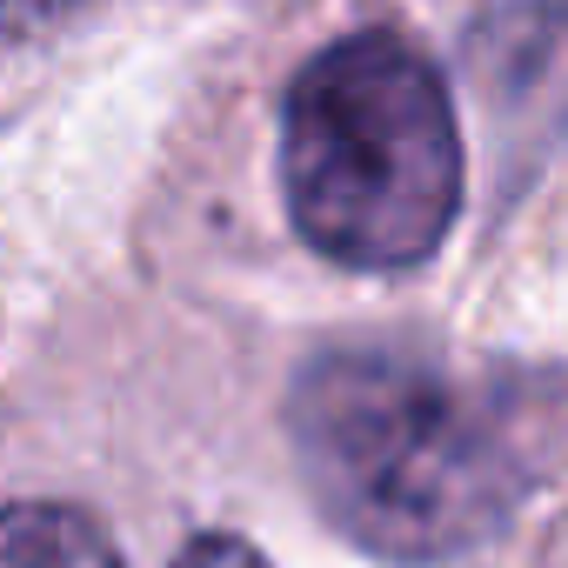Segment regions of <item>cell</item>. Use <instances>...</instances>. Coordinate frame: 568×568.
<instances>
[{
  "label": "cell",
  "mask_w": 568,
  "mask_h": 568,
  "mask_svg": "<svg viewBox=\"0 0 568 568\" xmlns=\"http://www.w3.org/2000/svg\"><path fill=\"white\" fill-rule=\"evenodd\" d=\"M288 435L322 515L368 555L481 548L535 481L508 402L415 348H328L295 375Z\"/></svg>",
  "instance_id": "cell-1"
},
{
  "label": "cell",
  "mask_w": 568,
  "mask_h": 568,
  "mask_svg": "<svg viewBox=\"0 0 568 568\" xmlns=\"http://www.w3.org/2000/svg\"><path fill=\"white\" fill-rule=\"evenodd\" d=\"M462 174L455 101L388 28L322 48L281 101V194L302 241L342 267L428 261L462 214Z\"/></svg>",
  "instance_id": "cell-2"
},
{
  "label": "cell",
  "mask_w": 568,
  "mask_h": 568,
  "mask_svg": "<svg viewBox=\"0 0 568 568\" xmlns=\"http://www.w3.org/2000/svg\"><path fill=\"white\" fill-rule=\"evenodd\" d=\"M0 568H121V555L81 508L21 501L0 528Z\"/></svg>",
  "instance_id": "cell-3"
},
{
  "label": "cell",
  "mask_w": 568,
  "mask_h": 568,
  "mask_svg": "<svg viewBox=\"0 0 568 568\" xmlns=\"http://www.w3.org/2000/svg\"><path fill=\"white\" fill-rule=\"evenodd\" d=\"M174 568H267L241 535H194L181 555H174Z\"/></svg>",
  "instance_id": "cell-4"
},
{
  "label": "cell",
  "mask_w": 568,
  "mask_h": 568,
  "mask_svg": "<svg viewBox=\"0 0 568 568\" xmlns=\"http://www.w3.org/2000/svg\"><path fill=\"white\" fill-rule=\"evenodd\" d=\"M81 0H8V28H14V41H28V34H41L48 21H61V14H74Z\"/></svg>",
  "instance_id": "cell-5"
}]
</instances>
